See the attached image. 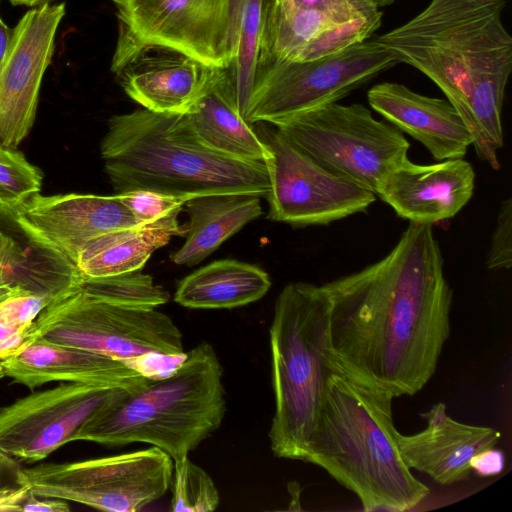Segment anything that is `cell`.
<instances>
[{"label":"cell","mask_w":512,"mask_h":512,"mask_svg":"<svg viewBox=\"0 0 512 512\" xmlns=\"http://www.w3.org/2000/svg\"><path fill=\"white\" fill-rule=\"evenodd\" d=\"M321 287L337 372L393 398L429 382L450 335L453 296L432 225L409 223L382 259Z\"/></svg>","instance_id":"1"},{"label":"cell","mask_w":512,"mask_h":512,"mask_svg":"<svg viewBox=\"0 0 512 512\" xmlns=\"http://www.w3.org/2000/svg\"><path fill=\"white\" fill-rule=\"evenodd\" d=\"M505 0H431L405 24L374 38L396 63L426 75L469 128L479 159L499 169L501 112L512 71Z\"/></svg>","instance_id":"2"},{"label":"cell","mask_w":512,"mask_h":512,"mask_svg":"<svg viewBox=\"0 0 512 512\" xmlns=\"http://www.w3.org/2000/svg\"><path fill=\"white\" fill-rule=\"evenodd\" d=\"M100 148L116 194L146 190L187 201L225 193L266 197L270 190L266 163L212 149L197 136L186 113L142 108L114 115Z\"/></svg>","instance_id":"3"},{"label":"cell","mask_w":512,"mask_h":512,"mask_svg":"<svg viewBox=\"0 0 512 512\" xmlns=\"http://www.w3.org/2000/svg\"><path fill=\"white\" fill-rule=\"evenodd\" d=\"M393 399L341 373L331 374L304 460L352 491L367 512L407 511L430 493L400 452Z\"/></svg>","instance_id":"4"},{"label":"cell","mask_w":512,"mask_h":512,"mask_svg":"<svg viewBox=\"0 0 512 512\" xmlns=\"http://www.w3.org/2000/svg\"><path fill=\"white\" fill-rule=\"evenodd\" d=\"M225 411L223 368L214 348L201 342L171 374L88 419L72 441L147 443L178 462L220 427Z\"/></svg>","instance_id":"5"},{"label":"cell","mask_w":512,"mask_h":512,"mask_svg":"<svg viewBox=\"0 0 512 512\" xmlns=\"http://www.w3.org/2000/svg\"><path fill=\"white\" fill-rule=\"evenodd\" d=\"M330 301L321 286L292 282L279 293L269 329L275 411L270 447L278 458L304 461L327 382L335 369L330 349Z\"/></svg>","instance_id":"6"},{"label":"cell","mask_w":512,"mask_h":512,"mask_svg":"<svg viewBox=\"0 0 512 512\" xmlns=\"http://www.w3.org/2000/svg\"><path fill=\"white\" fill-rule=\"evenodd\" d=\"M30 337L107 355L134 370L151 354L186 353L182 333L168 315L100 301L81 286L52 301L32 323Z\"/></svg>","instance_id":"7"},{"label":"cell","mask_w":512,"mask_h":512,"mask_svg":"<svg viewBox=\"0 0 512 512\" xmlns=\"http://www.w3.org/2000/svg\"><path fill=\"white\" fill-rule=\"evenodd\" d=\"M325 169L369 190L408 158L410 143L363 104L332 102L275 126Z\"/></svg>","instance_id":"8"},{"label":"cell","mask_w":512,"mask_h":512,"mask_svg":"<svg viewBox=\"0 0 512 512\" xmlns=\"http://www.w3.org/2000/svg\"><path fill=\"white\" fill-rule=\"evenodd\" d=\"M395 64L374 39L311 61H260L245 119L251 124L268 122L277 126L338 102Z\"/></svg>","instance_id":"9"},{"label":"cell","mask_w":512,"mask_h":512,"mask_svg":"<svg viewBox=\"0 0 512 512\" xmlns=\"http://www.w3.org/2000/svg\"><path fill=\"white\" fill-rule=\"evenodd\" d=\"M174 463L151 448L16 471L17 483L38 497L60 498L109 512H136L171 486Z\"/></svg>","instance_id":"10"},{"label":"cell","mask_w":512,"mask_h":512,"mask_svg":"<svg viewBox=\"0 0 512 512\" xmlns=\"http://www.w3.org/2000/svg\"><path fill=\"white\" fill-rule=\"evenodd\" d=\"M134 391L68 382L1 407L0 464L16 466L45 459L71 442L88 419Z\"/></svg>","instance_id":"11"},{"label":"cell","mask_w":512,"mask_h":512,"mask_svg":"<svg viewBox=\"0 0 512 512\" xmlns=\"http://www.w3.org/2000/svg\"><path fill=\"white\" fill-rule=\"evenodd\" d=\"M269 218L292 226L328 225L365 212L376 200L371 190L325 169L280 132L265 139Z\"/></svg>","instance_id":"12"},{"label":"cell","mask_w":512,"mask_h":512,"mask_svg":"<svg viewBox=\"0 0 512 512\" xmlns=\"http://www.w3.org/2000/svg\"><path fill=\"white\" fill-rule=\"evenodd\" d=\"M118 26L144 44L165 46L227 69L237 50L234 0H110Z\"/></svg>","instance_id":"13"},{"label":"cell","mask_w":512,"mask_h":512,"mask_svg":"<svg viewBox=\"0 0 512 512\" xmlns=\"http://www.w3.org/2000/svg\"><path fill=\"white\" fill-rule=\"evenodd\" d=\"M65 3L28 10L12 29L0 70V145L17 148L36 116L43 75L49 67Z\"/></svg>","instance_id":"14"},{"label":"cell","mask_w":512,"mask_h":512,"mask_svg":"<svg viewBox=\"0 0 512 512\" xmlns=\"http://www.w3.org/2000/svg\"><path fill=\"white\" fill-rule=\"evenodd\" d=\"M214 69L175 49L141 43L118 26L111 71L125 93L144 109L162 114L189 112Z\"/></svg>","instance_id":"15"},{"label":"cell","mask_w":512,"mask_h":512,"mask_svg":"<svg viewBox=\"0 0 512 512\" xmlns=\"http://www.w3.org/2000/svg\"><path fill=\"white\" fill-rule=\"evenodd\" d=\"M30 243L76 266L80 251L92 240L140 226L118 194H58L31 197L12 217Z\"/></svg>","instance_id":"16"},{"label":"cell","mask_w":512,"mask_h":512,"mask_svg":"<svg viewBox=\"0 0 512 512\" xmlns=\"http://www.w3.org/2000/svg\"><path fill=\"white\" fill-rule=\"evenodd\" d=\"M474 188V168L464 158L429 165L407 159L385 177L376 196L409 223L433 225L457 215Z\"/></svg>","instance_id":"17"},{"label":"cell","mask_w":512,"mask_h":512,"mask_svg":"<svg viewBox=\"0 0 512 512\" xmlns=\"http://www.w3.org/2000/svg\"><path fill=\"white\" fill-rule=\"evenodd\" d=\"M421 416L427 423L425 429L412 435L397 432L400 452L410 469L429 475L441 485L466 480L472 472V457L495 447L501 438V433L491 427L453 419L442 402Z\"/></svg>","instance_id":"18"},{"label":"cell","mask_w":512,"mask_h":512,"mask_svg":"<svg viewBox=\"0 0 512 512\" xmlns=\"http://www.w3.org/2000/svg\"><path fill=\"white\" fill-rule=\"evenodd\" d=\"M368 103L399 131L419 141L435 160L464 158L473 137L455 107L403 84L383 82L367 93Z\"/></svg>","instance_id":"19"},{"label":"cell","mask_w":512,"mask_h":512,"mask_svg":"<svg viewBox=\"0 0 512 512\" xmlns=\"http://www.w3.org/2000/svg\"><path fill=\"white\" fill-rule=\"evenodd\" d=\"M5 376L35 389L64 381L136 390L150 379L107 355L37 339L3 359Z\"/></svg>","instance_id":"20"},{"label":"cell","mask_w":512,"mask_h":512,"mask_svg":"<svg viewBox=\"0 0 512 512\" xmlns=\"http://www.w3.org/2000/svg\"><path fill=\"white\" fill-rule=\"evenodd\" d=\"M189 122L202 142L233 158L266 162L271 150L235 109L226 83L225 69L215 68L189 112Z\"/></svg>","instance_id":"21"},{"label":"cell","mask_w":512,"mask_h":512,"mask_svg":"<svg viewBox=\"0 0 512 512\" xmlns=\"http://www.w3.org/2000/svg\"><path fill=\"white\" fill-rule=\"evenodd\" d=\"M259 196L241 193L209 194L185 202L189 215L185 241L170 260L193 266L224 241L262 214Z\"/></svg>","instance_id":"22"},{"label":"cell","mask_w":512,"mask_h":512,"mask_svg":"<svg viewBox=\"0 0 512 512\" xmlns=\"http://www.w3.org/2000/svg\"><path fill=\"white\" fill-rule=\"evenodd\" d=\"M270 287V277L260 267L223 259L180 280L174 301L191 309H232L261 299Z\"/></svg>","instance_id":"23"},{"label":"cell","mask_w":512,"mask_h":512,"mask_svg":"<svg viewBox=\"0 0 512 512\" xmlns=\"http://www.w3.org/2000/svg\"><path fill=\"white\" fill-rule=\"evenodd\" d=\"M174 234L153 226H138L104 234L84 246L76 267L83 277L112 276L141 270L151 254Z\"/></svg>","instance_id":"24"},{"label":"cell","mask_w":512,"mask_h":512,"mask_svg":"<svg viewBox=\"0 0 512 512\" xmlns=\"http://www.w3.org/2000/svg\"><path fill=\"white\" fill-rule=\"evenodd\" d=\"M339 24L319 10L298 7L289 0H272L261 32L258 62L295 61L323 32Z\"/></svg>","instance_id":"25"},{"label":"cell","mask_w":512,"mask_h":512,"mask_svg":"<svg viewBox=\"0 0 512 512\" xmlns=\"http://www.w3.org/2000/svg\"><path fill=\"white\" fill-rule=\"evenodd\" d=\"M271 1L234 0L237 50L225 73L234 107L244 119L256 74L261 32Z\"/></svg>","instance_id":"26"},{"label":"cell","mask_w":512,"mask_h":512,"mask_svg":"<svg viewBox=\"0 0 512 512\" xmlns=\"http://www.w3.org/2000/svg\"><path fill=\"white\" fill-rule=\"evenodd\" d=\"M81 288L100 301L130 308L156 309L170 298L162 286L156 285L150 275L140 270L105 277H83Z\"/></svg>","instance_id":"27"},{"label":"cell","mask_w":512,"mask_h":512,"mask_svg":"<svg viewBox=\"0 0 512 512\" xmlns=\"http://www.w3.org/2000/svg\"><path fill=\"white\" fill-rule=\"evenodd\" d=\"M42 171L16 148L0 145V215L13 217L41 191Z\"/></svg>","instance_id":"28"},{"label":"cell","mask_w":512,"mask_h":512,"mask_svg":"<svg viewBox=\"0 0 512 512\" xmlns=\"http://www.w3.org/2000/svg\"><path fill=\"white\" fill-rule=\"evenodd\" d=\"M174 463L171 481L174 512H212L220 501L219 492L209 474L188 457Z\"/></svg>","instance_id":"29"},{"label":"cell","mask_w":512,"mask_h":512,"mask_svg":"<svg viewBox=\"0 0 512 512\" xmlns=\"http://www.w3.org/2000/svg\"><path fill=\"white\" fill-rule=\"evenodd\" d=\"M140 226H153L185 236L186 226H180L178 215L186 200L153 191L136 190L118 194Z\"/></svg>","instance_id":"30"},{"label":"cell","mask_w":512,"mask_h":512,"mask_svg":"<svg viewBox=\"0 0 512 512\" xmlns=\"http://www.w3.org/2000/svg\"><path fill=\"white\" fill-rule=\"evenodd\" d=\"M32 258L12 236L0 231V283H8L23 289Z\"/></svg>","instance_id":"31"},{"label":"cell","mask_w":512,"mask_h":512,"mask_svg":"<svg viewBox=\"0 0 512 512\" xmlns=\"http://www.w3.org/2000/svg\"><path fill=\"white\" fill-rule=\"evenodd\" d=\"M490 270L509 269L512 265V199H505L499 209L486 260Z\"/></svg>","instance_id":"32"},{"label":"cell","mask_w":512,"mask_h":512,"mask_svg":"<svg viewBox=\"0 0 512 512\" xmlns=\"http://www.w3.org/2000/svg\"><path fill=\"white\" fill-rule=\"evenodd\" d=\"M302 8L319 10L339 23L360 18L382 16L373 0H289Z\"/></svg>","instance_id":"33"},{"label":"cell","mask_w":512,"mask_h":512,"mask_svg":"<svg viewBox=\"0 0 512 512\" xmlns=\"http://www.w3.org/2000/svg\"><path fill=\"white\" fill-rule=\"evenodd\" d=\"M32 325V324H31ZM30 326H20L0 315V357L16 354L31 341Z\"/></svg>","instance_id":"34"},{"label":"cell","mask_w":512,"mask_h":512,"mask_svg":"<svg viewBox=\"0 0 512 512\" xmlns=\"http://www.w3.org/2000/svg\"><path fill=\"white\" fill-rule=\"evenodd\" d=\"M470 468L481 477L498 475L505 468V455L495 447L482 450L472 457Z\"/></svg>","instance_id":"35"},{"label":"cell","mask_w":512,"mask_h":512,"mask_svg":"<svg viewBox=\"0 0 512 512\" xmlns=\"http://www.w3.org/2000/svg\"><path fill=\"white\" fill-rule=\"evenodd\" d=\"M69 502L60 498L39 497L29 493L21 503L20 512H69Z\"/></svg>","instance_id":"36"},{"label":"cell","mask_w":512,"mask_h":512,"mask_svg":"<svg viewBox=\"0 0 512 512\" xmlns=\"http://www.w3.org/2000/svg\"><path fill=\"white\" fill-rule=\"evenodd\" d=\"M29 493L27 487L19 484L18 487L0 488V511L20 512L21 503Z\"/></svg>","instance_id":"37"},{"label":"cell","mask_w":512,"mask_h":512,"mask_svg":"<svg viewBox=\"0 0 512 512\" xmlns=\"http://www.w3.org/2000/svg\"><path fill=\"white\" fill-rule=\"evenodd\" d=\"M12 39V29H10L0 17V70L5 61Z\"/></svg>","instance_id":"38"},{"label":"cell","mask_w":512,"mask_h":512,"mask_svg":"<svg viewBox=\"0 0 512 512\" xmlns=\"http://www.w3.org/2000/svg\"><path fill=\"white\" fill-rule=\"evenodd\" d=\"M22 293H30L23 290L20 287L10 285L8 283H0V305L9 299L12 296L22 294Z\"/></svg>","instance_id":"39"},{"label":"cell","mask_w":512,"mask_h":512,"mask_svg":"<svg viewBox=\"0 0 512 512\" xmlns=\"http://www.w3.org/2000/svg\"><path fill=\"white\" fill-rule=\"evenodd\" d=\"M13 5H24L28 7H37L51 0H9Z\"/></svg>","instance_id":"40"},{"label":"cell","mask_w":512,"mask_h":512,"mask_svg":"<svg viewBox=\"0 0 512 512\" xmlns=\"http://www.w3.org/2000/svg\"><path fill=\"white\" fill-rule=\"evenodd\" d=\"M373 1L380 8V7L389 6V5L395 3L398 0H373Z\"/></svg>","instance_id":"41"},{"label":"cell","mask_w":512,"mask_h":512,"mask_svg":"<svg viewBox=\"0 0 512 512\" xmlns=\"http://www.w3.org/2000/svg\"><path fill=\"white\" fill-rule=\"evenodd\" d=\"M5 377V371L3 366V358L0 357V380Z\"/></svg>","instance_id":"42"},{"label":"cell","mask_w":512,"mask_h":512,"mask_svg":"<svg viewBox=\"0 0 512 512\" xmlns=\"http://www.w3.org/2000/svg\"><path fill=\"white\" fill-rule=\"evenodd\" d=\"M1 1V0H0Z\"/></svg>","instance_id":"43"}]
</instances>
